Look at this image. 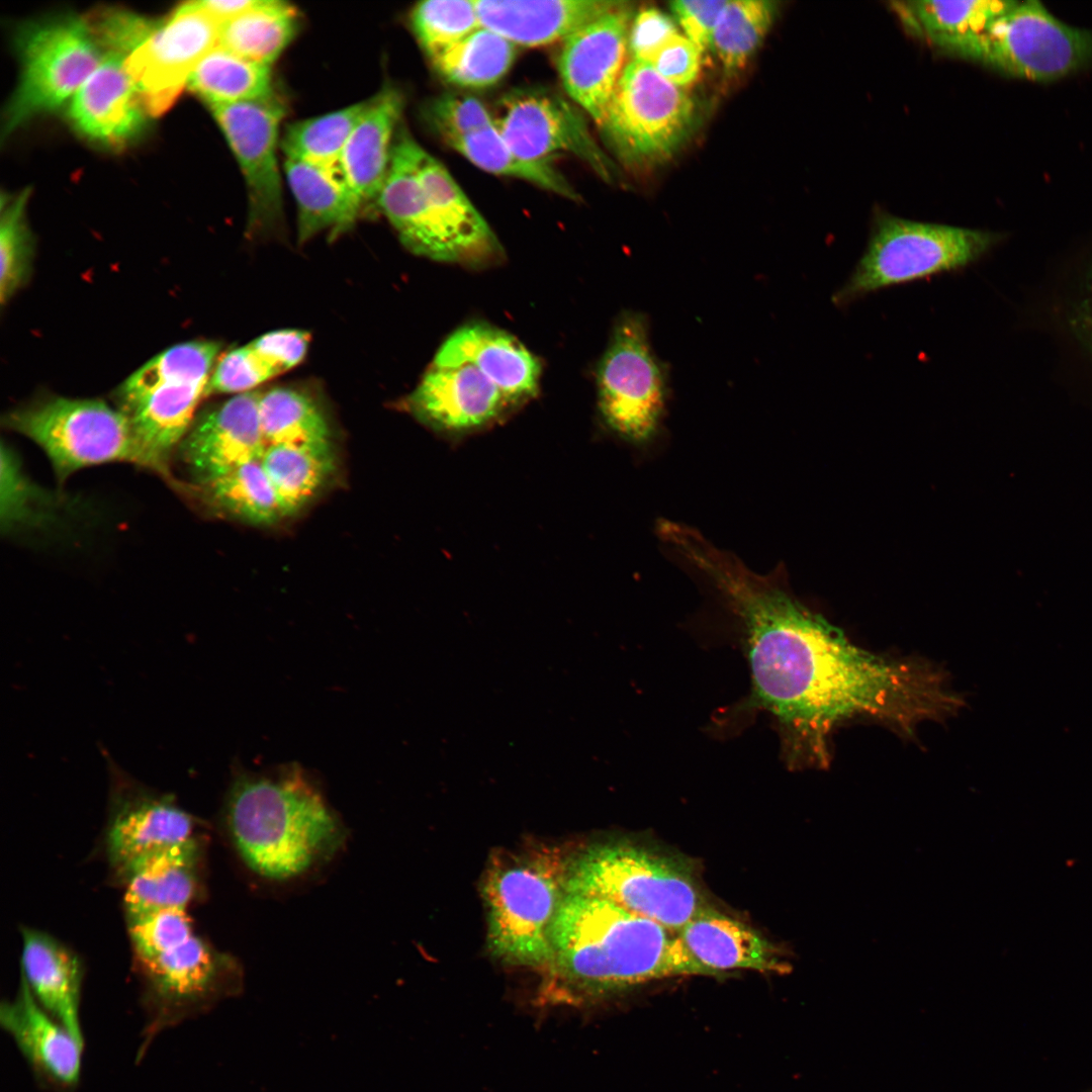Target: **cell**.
<instances>
[{
  "label": "cell",
  "instance_id": "33",
  "mask_svg": "<svg viewBox=\"0 0 1092 1092\" xmlns=\"http://www.w3.org/2000/svg\"><path fill=\"white\" fill-rule=\"evenodd\" d=\"M262 466L285 518L299 513L323 489L336 470L333 443L267 445Z\"/></svg>",
  "mask_w": 1092,
  "mask_h": 1092
},
{
  "label": "cell",
  "instance_id": "6",
  "mask_svg": "<svg viewBox=\"0 0 1092 1092\" xmlns=\"http://www.w3.org/2000/svg\"><path fill=\"white\" fill-rule=\"evenodd\" d=\"M220 346L190 341L161 352L118 388L119 410L127 417L146 466L165 473L173 451L195 420Z\"/></svg>",
  "mask_w": 1092,
  "mask_h": 1092
},
{
  "label": "cell",
  "instance_id": "25",
  "mask_svg": "<svg viewBox=\"0 0 1092 1092\" xmlns=\"http://www.w3.org/2000/svg\"><path fill=\"white\" fill-rule=\"evenodd\" d=\"M432 364L475 367L511 404L536 393L541 372L536 357L515 337L479 323L453 332L437 351Z\"/></svg>",
  "mask_w": 1092,
  "mask_h": 1092
},
{
  "label": "cell",
  "instance_id": "17",
  "mask_svg": "<svg viewBox=\"0 0 1092 1092\" xmlns=\"http://www.w3.org/2000/svg\"><path fill=\"white\" fill-rule=\"evenodd\" d=\"M112 816L106 847L111 864L122 877L135 867L195 837V820L169 795L138 784L110 759Z\"/></svg>",
  "mask_w": 1092,
  "mask_h": 1092
},
{
  "label": "cell",
  "instance_id": "8",
  "mask_svg": "<svg viewBox=\"0 0 1092 1092\" xmlns=\"http://www.w3.org/2000/svg\"><path fill=\"white\" fill-rule=\"evenodd\" d=\"M5 423L42 449L60 480L107 462L146 466L125 414L99 399L52 397L13 411Z\"/></svg>",
  "mask_w": 1092,
  "mask_h": 1092
},
{
  "label": "cell",
  "instance_id": "12",
  "mask_svg": "<svg viewBox=\"0 0 1092 1092\" xmlns=\"http://www.w3.org/2000/svg\"><path fill=\"white\" fill-rule=\"evenodd\" d=\"M974 58L1010 75L1046 81L1092 61V32L1060 21L1039 2H1014L981 36Z\"/></svg>",
  "mask_w": 1092,
  "mask_h": 1092
},
{
  "label": "cell",
  "instance_id": "26",
  "mask_svg": "<svg viewBox=\"0 0 1092 1092\" xmlns=\"http://www.w3.org/2000/svg\"><path fill=\"white\" fill-rule=\"evenodd\" d=\"M605 0H474L481 26L515 46L535 48L564 40L617 7Z\"/></svg>",
  "mask_w": 1092,
  "mask_h": 1092
},
{
  "label": "cell",
  "instance_id": "45",
  "mask_svg": "<svg viewBox=\"0 0 1092 1092\" xmlns=\"http://www.w3.org/2000/svg\"><path fill=\"white\" fill-rule=\"evenodd\" d=\"M128 934L140 963L152 960L193 933L186 909H164L127 918Z\"/></svg>",
  "mask_w": 1092,
  "mask_h": 1092
},
{
  "label": "cell",
  "instance_id": "48",
  "mask_svg": "<svg viewBox=\"0 0 1092 1092\" xmlns=\"http://www.w3.org/2000/svg\"><path fill=\"white\" fill-rule=\"evenodd\" d=\"M42 495L23 474L15 453L1 446V522L10 531L35 519Z\"/></svg>",
  "mask_w": 1092,
  "mask_h": 1092
},
{
  "label": "cell",
  "instance_id": "20",
  "mask_svg": "<svg viewBox=\"0 0 1092 1092\" xmlns=\"http://www.w3.org/2000/svg\"><path fill=\"white\" fill-rule=\"evenodd\" d=\"M676 937L692 975L722 977L734 971L787 974L786 953L759 931L706 905Z\"/></svg>",
  "mask_w": 1092,
  "mask_h": 1092
},
{
  "label": "cell",
  "instance_id": "30",
  "mask_svg": "<svg viewBox=\"0 0 1092 1092\" xmlns=\"http://www.w3.org/2000/svg\"><path fill=\"white\" fill-rule=\"evenodd\" d=\"M200 846L196 838L148 858L125 879L127 918L164 909H187L198 888Z\"/></svg>",
  "mask_w": 1092,
  "mask_h": 1092
},
{
  "label": "cell",
  "instance_id": "23",
  "mask_svg": "<svg viewBox=\"0 0 1092 1092\" xmlns=\"http://www.w3.org/2000/svg\"><path fill=\"white\" fill-rule=\"evenodd\" d=\"M0 1023L41 1084L59 1091L78 1084L83 1041L37 1002L22 977L15 998L1 1004Z\"/></svg>",
  "mask_w": 1092,
  "mask_h": 1092
},
{
  "label": "cell",
  "instance_id": "11",
  "mask_svg": "<svg viewBox=\"0 0 1092 1092\" xmlns=\"http://www.w3.org/2000/svg\"><path fill=\"white\" fill-rule=\"evenodd\" d=\"M599 407L607 425L632 442L649 439L662 414L665 378L643 315H621L598 369Z\"/></svg>",
  "mask_w": 1092,
  "mask_h": 1092
},
{
  "label": "cell",
  "instance_id": "15",
  "mask_svg": "<svg viewBox=\"0 0 1092 1092\" xmlns=\"http://www.w3.org/2000/svg\"><path fill=\"white\" fill-rule=\"evenodd\" d=\"M219 26L206 12L183 3L124 59L148 115L174 103L197 63L218 46Z\"/></svg>",
  "mask_w": 1092,
  "mask_h": 1092
},
{
  "label": "cell",
  "instance_id": "4",
  "mask_svg": "<svg viewBox=\"0 0 1092 1092\" xmlns=\"http://www.w3.org/2000/svg\"><path fill=\"white\" fill-rule=\"evenodd\" d=\"M566 894L608 901L675 933L707 905L686 859L623 838L593 843L571 856Z\"/></svg>",
  "mask_w": 1092,
  "mask_h": 1092
},
{
  "label": "cell",
  "instance_id": "34",
  "mask_svg": "<svg viewBox=\"0 0 1092 1092\" xmlns=\"http://www.w3.org/2000/svg\"><path fill=\"white\" fill-rule=\"evenodd\" d=\"M199 486L212 509L242 523L269 527L285 518L261 459L242 464Z\"/></svg>",
  "mask_w": 1092,
  "mask_h": 1092
},
{
  "label": "cell",
  "instance_id": "1",
  "mask_svg": "<svg viewBox=\"0 0 1092 1092\" xmlns=\"http://www.w3.org/2000/svg\"><path fill=\"white\" fill-rule=\"evenodd\" d=\"M748 659L754 705L777 721L793 768L826 766L830 735L845 721L874 719L911 735L962 705L933 665L869 652L801 603L759 627Z\"/></svg>",
  "mask_w": 1092,
  "mask_h": 1092
},
{
  "label": "cell",
  "instance_id": "2",
  "mask_svg": "<svg viewBox=\"0 0 1092 1092\" xmlns=\"http://www.w3.org/2000/svg\"><path fill=\"white\" fill-rule=\"evenodd\" d=\"M549 1002L621 996L655 980L691 976L675 932L608 901L566 894L552 932Z\"/></svg>",
  "mask_w": 1092,
  "mask_h": 1092
},
{
  "label": "cell",
  "instance_id": "37",
  "mask_svg": "<svg viewBox=\"0 0 1092 1092\" xmlns=\"http://www.w3.org/2000/svg\"><path fill=\"white\" fill-rule=\"evenodd\" d=\"M516 46L495 31L480 26L431 58L437 73L462 88H486L511 69Z\"/></svg>",
  "mask_w": 1092,
  "mask_h": 1092
},
{
  "label": "cell",
  "instance_id": "52",
  "mask_svg": "<svg viewBox=\"0 0 1092 1092\" xmlns=\"http://www.w3.org/2000/svg\"><path fill=\"white\" fill-rule=\"evenodd\" d=\"M259 2L260 0H200L190 3L221 23L248 11Z\"/></svg>",
  "mask_w": 1092,
  "mask_h": 1092
},
{
  "label": "cell",
  "instance_id": "38",
  "mask_svg": "<svg viewBox=\"0 0 1092 1092\" xmlns=\"http://www.w3.org/2000/svg\"><path fill=\"white\" fill-rule=\"evenodd\" d=\"M260 424L266 445H321L332 443L331 428L318 404L291 387L261 392Z\"/></svg>",
  "mask_w": 1092,
  "mask_h": 1092
},
{
  "label": "cell",
  "instance_id": "18",
  "mask_svg": "<svg viewBox=\"0 0 1092 1092\" xmlns=\"http://www.w3.org/2000/svg\"><path fill=\"white\" fill-rule=\"evenodd\" d=\"M631 15L621 2L565 38L559 53L565 91L600 126L624 69Z\"/></svg>",
  "mask_w": 1092,
  "mask_h": 1092
},
{
  "label": "cell",
  "instance_id": "3",
  "mask_svg": "<svg viewBox=\"0 0 1092 1092\" xmlns=\"http://www.w3.org/2000/svg\"><path fill=\"white\" fill-rule=\"evenodd\" d=\"M224 821L245 863L273 880L305 873L332 857L346 839L340 819L296 764L268 774L236 771Z\"/></svg>",
  "mask_w": 1092,
  "mask_h": 1092
},
{
  "label": "cell",
  "instance_id": "5",
  "mask_svg": "<svg viewBox=\"0 0 1092 1092\" xmlns=\"http://www.w3.org/2000/svg\"><path fill=\"white\" fill-rule=\"evenodd\" d=\"M570 857L557 847L541 845L491 860L481 891L487 944L494 957L519 966L549 964Z\"/></svg>",
  "mask_w": 1092,
  "mask_h": 1092
},
{
  "label": "cell",
  "instance_id": "41",
  "mask_svg": "<svg viewBox=\"0 0 1092 1092\" xmlns=\"http://www.w3.org/2000/svg\"><path fill=\"white\" fill-rule=\"evenodd\" d=\"M775 11L776 3L770 1H727L710 46L727 72H736L746 65L768 31Z\"/></svg>",
  "mask_w": 1092,
  "mask_h": 1092
},
{
  "label": "cell",
  "instance_id": "35",
  "mask_svg": "<svg viewBox=\"0 0 1092 1092\" xmlns=\"http://www.w3.org/2000/svg\"><path fill=\"white\" fill-rule=\"evenodd\" d=\"M297 13L278 0H260L248 11L220 23L218 46L271 67L292 39Z\"/></svg>",
  "mask_w": 1092,
  "mask_h": 1092
},
{
  "label": "cell",
  "instance_id": "51",
  "mask_svg": "<svg viewBox=\"0 0 1092 1092\" xmlns=\"http://www.w3.org/2000/svg\"><path fill=\"white\" fill-rule=\"evenodd\" d=\"M727 1H673L670 9L686 36L702 52L711 46L718 18Z\"/></svg>",
  "mask_w": 1092,
  "mask_h": 1092
},
{
  "label": "cell",
  "instance_id": "32",
  "mask_svg": "<svg viewBox=\"0 0 1092 1092\" xmlns=\"http://www.w3.org/2000/svg\"><path fill=\"white\" fill-rule=\"evenodd\" d=\"M1013 1H914L902 3L906 24L939 47L974 58L989 24Z\"/></svg>",
  "mask_w": 1092,
  "mask_h": 1092
},
{
  "label": "cell",
  "instance_id": "40",
  "mask_svg": "<svg viewBox=\"0 0 1092 1092\" xmlns=\"http://www.w3.org/2000/svg\"><path fill=\"white\" fill-rule=\"evenodd\" d=\"M369 103L367 99L289 124L282 140L286 159L339 167L344 147Z\"/></svg>",
  "mask_w": 1092,
  "mask_h": 1092
},
{
  "label": "cell",
  "instance_id": "42",
  "mask_svg": "<svg viewBox=\"0 0 1092 1092\" xmlns=\"http://www.w3.org/2000/svg\"><path fill=\"white\" fill-rule=\"evenodd\" d=\"M413 30L430 58L481 26L474 0H428L411 14Z\"/></svg>",
  "mask_w": 1092,
  "mask_h": 1092
},
{
  "label": "cell",
  "instance_id": "46",
  "mask_svg": "<svg viewBox=\"0 0 1092 1092\" xmlns=\"http://www.w3.org/2000/svg\"><path fill=\"white\" fill-rule=\"evenodd\" d=\"M87 25L105 54L126 58L157 28L159 23L120 9H104L85 17Z\"/></svg>",
  "mask_w": 1092,
  "mask_h": 1092
},
{
  "label": "cell",
  "instance_id": "14",
  "mask_svg": "<svg viewBox=\"0 0 1092 1092\" xmlns=\"http://www.w3.org/2000/svg\"><path fill=\"white\" fill-rule=\"evenodd\" d=\"M494 125L519 157L550 162L566 153L585 162L599 176L613 179L614 166L590 134L579 109L564 98L541 90L518 91L499 104Z\"/></svg>",
  "mask_w": 1092,
  "mask_h": 1092
},
{
  "label": "cell",
  "instance_id": "31",
  "mask_svg": "<svg viewBox=\"0 0 1092 1092\" xmlns=\"http://www.w3.org/2000/svg\"><path fill=\"white\" fill-rule=\"evenodd\" d=\"M419 177L454 243L464 265L480 267L502 259L503 249L492 230L444 165L424 149Z\"/></svg>",
  "mask_w": 1092,
  "mask_h": 1092
},
{
  "label": "cell",
  "instance_id": "50",
  "mask_svg": "<svg viewBox=\"0 0 1092 1092\" xmlns=\"http://www.w3.org/2000/svg\"><path fill=\"white\" fill-rule=\"evenodd\" d=\"M676 27L669 16L656 8L640 10L631 21L628 49L633 60L649 63L656 51L673 34Z\"/></svg>",
  "mask_w": 1092,
  "mask_h": 1092
},
{
  "label": "cell",
  "instance_id": "9",
  "mask_svg": "<svg viewBox=\"0 0 1092 1092\" xmlns=\"http://www.w3.org/2000/svg\"><path fill=\"white\" fill-rule=\"evenodd\" d=\"M14 42L20 75L5 111L6 134L72 99L104 57L83 17L26 23L15 33Z\"/></svg>",
  "mask_w": 1092,
  "mask_h": 1092
},
{
  "label": "cell",
  "instance_id": "10",
  "mask_svg": "<svg viewBox=\"0 0 1092 1092\" xmlns=\"http://www.w3.org/2000/svg\"><path fill=\"white\" fill-rule=\"evenodd\" d=\"M693 99L649 63L632 60L623 69L601 127L617 153L634 165L669 158L690 135Z\"/></svg>",
  "mask_w": 1092,
  "mask_h": 1092
},
{
  "label": "cell",
  "instance_id": "19",
  "mask_svg": "<svg viewBox=\"0 0 1092 1092\" xmlns=\"http://www.w3.org/2000/svg\"><path fill=\"white\" fill-rule=\"evenodd\" d=\"M423 148L401 132L393 143L391 161L376 206L416 255L464 265L462 255L432 205L419 177Z\"/></svg>",
  "mask_w": 1092,
  "mask_h": 1092
},
{
  "label": "cell",
  "instance_id": "29",
  "mask_svg": "<svg viewBox=\"0 0 1092 1092\" xmlns=\"http://www.w3.org/2000/svg\"><path fill=\"white\" fill-rule=\"evenodd\" d=\"M286 181L297 206L300 243L322 232L336 237L354 225L364 209L339 167L286 159Z\"/></svg>",
  "mask_w": 1092,
  "mask_h": 1092
},
{
  "label": "cell",
  "instance_id": "24",
  "mask_svg": "<svg viewBox=\"0 0 1092 1092\" xmlns=\"http://www.w3.org/2000/svg\"><path fill=\"white\" fill-rule=\"evenodd\" d=\"M124 59L105 54L69 106L74 127L89 140L106 146H121L135 138L144 129L148 116L125 70Z\"/></svg>",
  "mask_w": 1092,
  "mask_h": 1092
},
{
  "label": "cell",
  "instance_id": "27",
  "mask_svg": "<svg viewBox=\"0 0 1092 1092\" xmlns=\"http://www.w3.org/2000/svg\"><path fill=\"white\" fill-rule=\"evenodd\" d=\"M402 108L403 97L394 88H385L370 98L342 152L341 171L363 209L376 205L389 170L392 138Z\"/></svg>",
  "mask_w": 1092,
  "mask_h": 1092
},
{
  "label": "cell",
  "instance_id": "16",
  "mask_svg": "<svg viewBox=\"0 0 1092 1092\" xmlns=\"http://www.w3.org/2000/svg\"><path fill=\"white\" fill-rule=\"evenodd\" d=\"M246 180L251 232L269 231L283 217L277 160L282 103L274 96L210 106Z\"/></svg>",
  "mask_w": 1092,
  "mask_h": 1092
},
{
  "label": "cell",
  "instance_id": "28",
  "mask_svg": "<svg viewBox=\"0 0 1092 1092\" xmlns=\"http://www.w3.org/2000/svg\"><path fill=\"white\" fill-rule=\"evenodd\" d=\"M21 977L37 1002L76 1038L80 1023L82 968L78 957L50 934L23 927Z\"/></svg>",
  "mask_w": 1092,
  "mask_h": 1092
},
{
  "label": "cell",
  "instance_id": "44",
  "mask_svg": "<svg viewBox=\"0 0 1092 1092\" xmlns=\"http://www.w3.org/2000/svg\"><path fill=\"white\" fill-rule=\"evenodd\" d=\"M283 373L272 357L253 340L224 354L216 363L208 394H240L253 391Z\"/></svg>",
  "mask_w": 1092,
  "mask_h": 1092
},
{
  "label": "cell",
  "instance_id": "7",
  "mask_svg": "<svg viewBox=\"0 0 1092 1092\" xmlns=\"http://www.w3.org/2000/svg\"><path fill=\"white\" fill-rule=\"evenodd\" d=\"M993 243L994 237L983 231L880 213L861 257L833 294V304L844 307L887 287L961 271Z\"/></svg>",
  "mask_w": 1092,
  "mask_h": 1092
},
{
  "label": "cell",
  "instance_id": "43",
  "mask_svg": "<svg viewBox=\"0 0 1092 1092\" xmlns=\"http://www.w3.org/2000/svg\"><path fill=\"white\" fill-rule=\"evenodd\" d=\"M28 192L2 202L0 220V300L7 303L26 281L32 239L25 219Z\"/></svg>",
  "mask_w": 1092,
  "mask_h": 1092
},
{
  "label": "cell",
  "instance_id": "22",
  "mask_svg": "<svg viewBox=\"0 0 1092 1092\" xmlns=\"http://www.w3.org/2000/svg\"><path fill=\"white\" fill-rule=\"evenodd\" d=\"M406 404L423 424L447 433L482 428L511 405L489 379L467 364H432Z\"/></svg>",
  "mask_w": 1092,
  "mask_h": 1092
},
{
  "label": "cell",
  "instance_id": "39",
  "mask_svg": "<svg viewBox=\"0 0 1092 1092\" xmlns=\"http://www.w3.org/2000/svg\"><path fill=\"white\" fill-rule=\"evenodd\" d=\"M448 145L486 172L522 179L569 199L577 198L573 187L551 162H532L519 157L505 142L494 124L454 140Z\"/></svg>",
  "mask_w": 1092,
  "mask_h": 1092
},
{
  "label": "cell",
  "instance_id": "49",
  "mask_svg": "<svg viewBox=\"0 0 1092 1092\" xmlns=\"http://www.w3.org/2000/svg\"><path fill=\"white\" fill-rule=\"evenodd\" d=\"M702 53L686 35L675 33L656 51L649 64L670 83L685 87L698 78Z\"/></svg>",
  "mask_w": 1092,
  "mask_h": 1092
},
{
  "label": "cell",
  "instance_id": "13",
  "mask_svg": "<svg viewBox=\"0 0 1092 1092\" xmlns=\"http://www.w3.org/2000/svg\"><path fill=\"white\" fill-rule=\"evenodd\" d=\"M139 964L147 1009L141 1056L160 1032L191 1017L228 992L236 971L228 956L216 951L195 933Z\"/></svg>",
  "mask_w": 1092,
  "mask_h": 1092
},
{
  "label": "cell",
  "instance_id": "21",
  "mask_svg": "<svg viewBox=\"0 0 1092 1092\" xmlns=\"http://www.w3.org/2000/svg\"><path fill=\"white\" fill-rule=\"evenodd\" d=\"M260 395L259 391L233 395L194 421L179 449L198 484L261 459L267 445L260 424Z\"/></svg>",
  "mask_w": 1092,
  "mask_h": 1092
},
{
  "label": "cell",
  "instance_id": "47",
  "mask_svg": "<svg viewBox=\"0 0 1092 1092\" xmlns=\"http://www.w3.org/2000/svg\"><path fill=\"white\" fill-rule=\"evenodd\" d=\"M427 119L448 144L494 124L486 107L471 96L443 94L427 107Z\"/></svg>",
  "mask_w": 1092,
  "mask_h": 1092
},
{
  "label": "cell",
  "instance_id": "36",
  "mask_svg": "<svg viewBox=\"0 0 1092 1092\" xmlns=\"http://www.w3.org/2000/svg\"><path fill=\"white\" fill-rule=\"evenodd\" d=\"M187 85L209 106L273 95L269 66L247 60L220 46H216L197 63L188 77Z\"/></svg>",
  "mask_w": 1092,
  "mask_h": 1092
}]
</instances>
